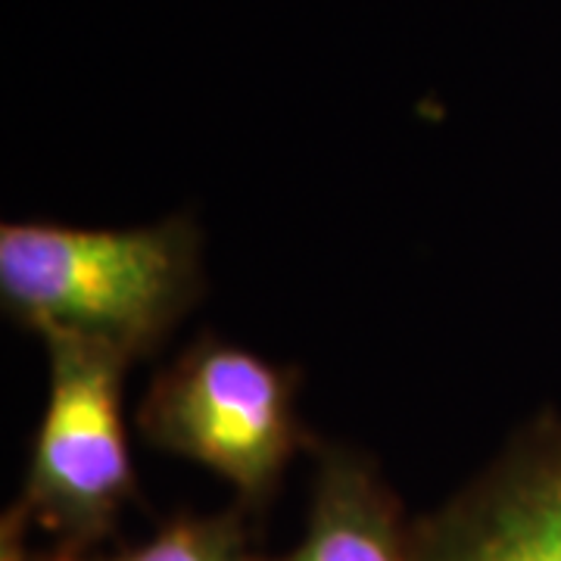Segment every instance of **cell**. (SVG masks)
Wrapping results in <instances>:
<instances>
[{
	"label": "cell",
	"instance_id": "cell-1",
	"mask_svg": "<svg viewBox=\"0 0 561 561\" xmlns=\"http://www.w3.org/2000/svg\"><path fill=\"white\" fill-rule=\"evenodd\" d=\"M206 290L203 231L187 213L131 228L3 221L0 302L35 337L153 356Z\"/></svg>",
	"mask_w": 561,
	"mask_h": 561
},
{
	"label": "cell",
	"instance_id": "cell-2",
	"mask_svg": "<svg viewBox=\"0 0 561 561\" xmlns=\"http://www.w3.org/2000/svg\"><path fill=\"white\" fill-rule=\"evenodd\" d=\"M135 421L153 449L219 474L247 512L275 500L284 471L316 446L300 415V375L216 334L162 368Z\"/></svg>",
	"mask_w": 561,
	"mask_h": 561
},
{
	"label": "cell",
	"instance_id": "cell-3",
	"mask_svg": "<svg viewBox=\"0 0 561 561\" xmlns=\"http://www.w3.org/2000/svg\"><path fill=\"white\" fill-rule=\"evenodd\" d=\"M47 400L20 502L57 561H88L138 496L122 390L131 362L94 343L44 337Z\"/></svg>",
	"mask_w": 561,
	"mask_h": 561
},
{
	"label": "cell",
	"instance_id": "cell-4",
	"mask_svg": "<svg viewBox=\"0 0 561 561\" xmlns=\"http://www.w3.org/2000/svg\"><path fill=\"white\" fill-rule=\"evenodd\" d=\"M415 561H561V412L546 409L412 522Z\"/></svg>",
	"mask_w": 561,
	"mask_h": 561
},
{
	"label": "cell",
	"instance_id": "cell-5",
	"mask_svg": "<svg viewBox=\"0 0 561 561\" xmlns=\"http://www.w3.org/2000/svg\"><path fill=\"white\" fill-rule=\"evenodd\" d=\"M268 561H415L412 518L368 453L319 443L306 530L290 552Z\"/></svg>",
	"mask_w": 561,
	"mask_h": 561
},
{
	"label": "cell",
	"instance_id": "cell-6",
	"mask_svg": "<svg viewBox=\"0 0 561 561\" xmlns=\"http://www.w3.org/2000/svg\"><path fill=\"white\" fill-rule=\"evenodd\" d=\"M88 561H268L256 556L247 508L234 505L213 515H179L169 518L138 546Z\"/></svg>",
	"mask_w": 561,
	"mask_h": 561
},
{
	"label": "cell",
	"instance_id": "cell-7",
	"mask_svg": "<svg viewBox=\"0 0 561 561\" xmlns=\"http://www.w3.org/2000/svg\"><path fill=\"white\" fill-rule=\"evenodd\" d=\"M35 522L25 512L20 500L7 505V512L0 515V561H57L54 552H38L32 542Z\"/></svg>",
	"mask_w": 561,
	"mask_h": 561
}]
</instances>
